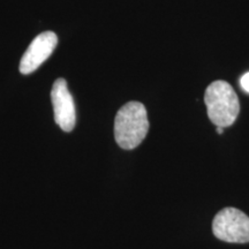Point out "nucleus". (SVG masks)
Here are the masks:
<instances>
[{
	"label": "nucleus",
	"instance_id": "obj_1",
	"mask_svg": "<svg viewBox=\"0 0 249 249\" xmlns=\"http://www.w3.org/2000/svg\"><path fill=\"white\" fill-rule=\"evenodd\" d=\"M149 130L147 108L140 102H129L118 111L114 119V139L120 148L139 147Z\"/></svg>",
	"mask_w": 249,
	"mask_h": 249
},
{
	"label": "nucleus",
	"instance_id": "obj_2",
	"mask_svg": "<svg viewBox=\"0 0 249 249\" xmlns=\"http://www.w3.org/2000/svg\"><path fill=\"white\" fill-rule=\"evenodd\" d=\"M204 103L208 117L217 127L231 126L240 113V103L234 89L226 81L218 80L205 90Z\"/></svg>",
	"mask_w": 249,
	"mask_h": 249
},
{
	"label": "nucleus",
	"instance_id": "obj_3",
	"mask_svg": "<svg viewBox=\"0 0 249 249\" xmlns=\"http://www.w3.org/2000/svg\"><path fill=\"white\" fill-rule=\"evenodd\" d=\"M213 232L222 241L247 244L249 242V217L235 208H225L214 216Z\"/></svg>",
	"mask_w": 249,
	"mask_h": 249
},
{
	"label": "nucleus",
	"instance_id": "obj_4",
	"mask_svg": "<svg viewBox=\"0 0 249 249\" xmlns=\"http://www.w3.org/2000/svg\"><path fill=\"white\" fill-rule=\"evenodd\" d=\"M54 121L64 132H71L76 124V111L73 96L65 79H57L51 90Z\"/></svg>",
	"mask_w": 249,
	"mask_h": 249
},
{
	"label": "nucleus",
	"instance_id": "obj_5",
	"mask_svg": "<svg viewBox=\"0 0 249 249\" xmlns=\"http://www.w3.org/2000/svg\"><path fill=\"white\" fill-rule=\"evenodd\" d=\"M57 44L58 36L53 31H45V33L39 34L30 43L29 48L21 58L20 67H18L21 73L27 75L38 70L40 65L50 58Z\"/></svg>",
	"mask_w": 249,
	"mask_h": 249
},
{
	"label": "nucleus",
	"instance_id": "obj_6",
	"mask_svg": "<svg viewBox=\"0 0 249 249\" xmlns=\"http://www.w3.org/2000/svg\"><path fill=\"white\" fill-rule=\"evenodd\" d=\"M240 87L244 90L245 92L249 93V71L248 73L244 74L240 79Z\"/></svg>",
	"mask_w": 249,
	"mask_h": 249
},
{
	"label": "nucleus",
	"instance_id": "obj_7",
	"mask_svg": "<svg viewBox=\"0 0 249 249\" xmlns=\"http://www.w3.org/2000/svg\"><path fill=\"white\" fill-rule=\"evenodd\" d=\"M217 133H218V134H223V133H224V128H223V127H217Z\"/></svg>",
	"mask_w": 249,
	"mask_h": 249
}]
</instances>
